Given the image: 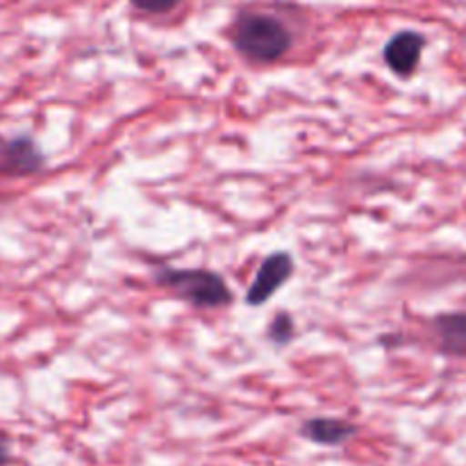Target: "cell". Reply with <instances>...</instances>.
<instances>
[{
	"instance_id": "obj_1",
	"label": "cell",
	"mask_w": 466,
	"mask_h": 466,
	"mask_svg": "<svg viewBox=\"0 0 466 466\" xmlns=\"http://www.w3.org/2000/svg\"><path fill=\"white\" fill-rule=\"evenodd\" d=\"M228 36L237 53L253 64L280 62L294 46V35L285 21L253 9L237 14Z\"/></svg>"
},
{
	"instance_id": "obj_2",
	"label": "cell",
	"mask_w": 466,
	"mask_h": 466,
	"mask_svg": "<svg viewBox=\"0 0 466 466\" xmlns=\"http://www.w3.org/2000/svg\"><path fill=\"white\" fill-rule=\"evenodd\" d=\"M153 280L157 282V287L171 291L176 299L196 309H223L235 300L226 278L212 268L159 264L153 268Z\"/></svg>"
},
{
	"instance_id": "obj_3",
	"label": "cell",
	"mask_w": 466,
	"mask_h": 466,
	"mask_svg": "<svg viewBox=\"0 0 466 466\" xmlns=\"http://www.w3.org/2000/svg\"><path fill=\"white\" fill-rule=\"evenodd\" d=\"M296 271V262L289 250H276L262 259L259 268L255 271L253 282L246 289V305L248 308H262L273 296L280 291L285 282L291 280Z\"/></svg>"
},
{
	"instance_id": "obj_4",
	"label": "cell",
	"mask_w": 466,
	"mask_h": 466,
	"mask_svg": "<svg viewBox=\"0 0 466 466\" xmlns=\"http://www.w3.org/2000/svg\"><path fill=\"white\" fill-rule=\"evenodd\" d=\"M46 168V153L39 148L35 137L14 135L0 139V176L30 177Z\"/></svg>"
},
{
	"instance_id": "obj_5",
	"label": "cell",
	"mask_w": 466,
	"mask_h": 466,
	"mask_svg": "<svg viewBox=\"0 0 466 466\" xmlns=\"http://www.w3.org/2000/svg\"><path fill=\"white\" fill-rule=\"evenodd\" d=\"M426 36L417 30H400L385 44L382 57L390 71L399 77H412L421 64Z\"/></svg>"
},
{
	"instance_id": "obj_6",
	"label": "cell",
	"mask_w": 466,
	"mask_h": 466,
	"mask_svg": "<svg viewBox=\"0 0 466 466\" xmlns=\"http://www.w3.org/2000/svg\"><path fill=\"white\" fill-rule=\"evenodd\" d=\"M431 330L437 349L451 358H466V312H449L432 319Z\"/></svg>"
},
{
	"instance_id": "obj_7",
	"label": "cell",
	"mask_w": 466,
	"mask_h": 466,
	"mask_svg": "<svg viewBox=\"0 0 466 466\" xmlns=\"http://www.w3.org/2000/svg\"><path fill=\"white\" fill-rule=\"evenodd\" d=\"M300 437L319 446H344L353 437H358V426L344 419L314 417L300 426Z\"/></svg>"
},
{
	"instance_id": "obj_8",
	"label": "cell",
	"mask_w": 466,
	"mask_h": 466,
	"mask_svg": "<svg viewBox=\"0 0 466 466\" xmlns=\"http://www.w3.org/2000/svg\"><path fill=\"white\" fill-rule=\"evenodd\" d=\"M296 337V321L289 312H278L276 317L271 319L267 328V339L271 341L276 349H285L294 341Z\"/></svg>"
},
{
	"instance_id": "obj_9",
	"label": "cell",
	"mask_w": 466,
	"mask_h": 466,
	"mask_svg": "<svg viewBox=\"0 0 466 466\" xmlns=\"http://www.w3.org/2000/svg\"><path fill=\"white\" fill-rule=\"evenodd\" d=\"M139 12L146 14H167L176 7L180 0H130Z\"/></svg>"
},
{
	"instance_id": "obj_10",
	"label": "cell",
	"mask_w": 466,
	"mask_h": 466,
	"mask_svg": "<svg viewBox=\"0 0 466 466\" xmlns=\"http://www.w3.org/2000/svg\"><path fill=\"white\" fill-rule=\"evenodd\" d=\"M12 460V444H9V437L0 431V466H7Z\"/></svg>"
}]
</instances>
